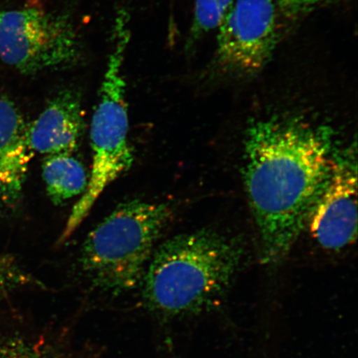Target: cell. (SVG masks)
<instances>
[{
    "mask_svg": "<svg viewBox=\"0 0 358 358\" xmlns=\"http://www.w3.org/2000/svg\"><path fill=\"white\" fill-rule=\"evenodd\" d=\"M0 12H1V10H0Z\"/></svg>",
    "mask_w": 358,
    "mask_h": 358,
    "instance_id": "obj_16",
    "label": "cell"
},
{
    "mask_svg": "<svg viewBox=\"0 0 358 358\" xmlns=\"http://www.w3.org/2000/svg\"><path fill=\"white\" fill-rule=\"evenodd\" d=\"M328 0H281V6L289 15H299L313 10Z\"/></svg>",
    "mask_w": 358,
    "mask_h": 358,
    "instance_id": "obj_14",
    "label": "cell"
},
{
    "mask_svg": "<svg viewBox=\"0 0 358 358\" xmlns=\"http://www.w3.org/2000/svg\"><path fill=\"white\" fill-rule=\"evenodd\" d=\"M244 257L238 240L216 231L172 237L155 250L143 277L146 310L164 321L215 310L229 293Z\"/></svg>",
    "mask_w": 358,
    "mask_h": 358,
    "instance_id": "obj_2",
    "label": "cell"
},
{
    "mask_svg": "<svg viewBox=\"0 0 358 358\" xmlns=\"http://www.w3.org/2000/svg\"><path fill=\"white\" fill-rule=\"evenodd\" d=\"M131 37L129 13L120 8L116 13L99 102L91 125L92 172L86 191L71 210L61 241L74 234L106 187L132 166L134 151L128 138L127 84L123 76Z\"/></svg>",
    "mask_w": 358,
    "mask_h": 358,
    "instance_id": "obj_4",
    "label": "cell"
},
{
    "mask_svg": "<svg viewBox=\"0 0 358 358\" xmlns=\"http://www.w3.org/2000/svg\"><path fill=\"white\" fill-rule=\"evenodd\" d=\"M26 286L44 288L41 281L22 270L13 259L0 255V289L7 292Z\"/></svg>",
    "mask_w": 358,
    "mask_h": 358,
    "instance_id": "obj_13",
    "label": "cell"
},
{
    "mask_svg": "<svg viewBox=\"0 0 358 358\" xmlns=\"http://www.w3.org/2000/svg\"><path fill=\"white\" fill-rule=\"evenodd\" d=\"M215 64L234 78L252 77L271 60L277 43L273 0H234L219 24Z\"/></svg>",
    "mask_w": 358,
    "mask_h": 358,
    "instance_id": "obj_6",
    "label": "cell"
},
{
    "mask_svg": "<svg viewBox=\"0 0 358 358\" xmlns=\"http://www.w3.org/2000/svg\"><path fill=\"white\" fill-rule=\"evenodd\" d=\"M42 172L48 196L56 205L83 195L87 189L86 169L73 154L46 155Z\"/></svg>",
    "mask_w": 358,
    "mask_h": 358,
    "instance_id": "obj_10",
    "label": "cell"
},
{
    "mask_svg": "<svg viewBox=\"0 0 358 358\" xmlns=\"http://www.w3.org/2000/svg\"><path fill=\"white\" fill-rule=\"evenodd\" d=\"M30 6H39L40 0H29Z\"/></svg>",
    "mask_w": 358,
    "mask_h": 358,
    "instance_id": "obj_15",
    "label": "cell"
},
{
    "mask_svg": "<svg viewBox=\"0 0 358 358\" xmlns=\"http://www.w3.org/2000/svg\"><path fill=\"white\" fill-rule=\"evenodd\" d=\"M84 55L83 40L66 15L31 6L0 12V58L20 73L71 69Z\"/></svg>",
    "mask_w": 358,
    "mask_h": 358,
    "instance_id": "obj_5",
    "label": "cell"
},
{
    "mask_svg": "<svg viewBox=\"0 0 358 358\" xmlns=\"http://www.w3.org/2000/svg\"><path fill=\"white\" fill-rule=\"evenodd\" d=\"M171 214L165 203L120 204L90 232L80 250V266L92 285L114 295L140 285Z\"/></svg>",
    "mask_w": 358,
    "mask_h": 358,
    "instance_id": "obj_3",
    "label": "cell"
},
{
    "mask_svg": "<svg viewBox=\"0 0 358 358\" xmlns=\"http://www.w3.org/2000/svg\"><path fill=\"white\" fill-rule=\"evenodd\" d=\"M0 358H71L46 338L0 334Z\"/></svg>",
    "mask_w": 358,
    "mask_h": 358,
    "instance_id": "obj_11",
    "label": "cell"
},
{
    "mask_svg": "<svg viewBox=\"0 0 358 358\" xmlns=\"http://www.w3.org/2000/svg\"><path fill=\"white\" fill-rule=\"evenodd\" d=\"M336 149L332 129L299 118L250 125L243 174L263 265L275 267L288 257L328 181Z\"/></svg>",
    "mask_w": 358,
    "mask_h": 358,
    "instance_id": "obj_1",
    "label": "cell"
},
{
    "mask_svg": "<svg viewBox=\"0 0 358 358\" xmlns=\"http://www.w3.org/2000/svg\"><path fill=\"white\" fill-rule=\"evenodd\" d=\"M234 0H195L190 40H198L217 29Z\"/></svg>",
    "mask_w": 358,
    "mask_h": 358,
    "instance_id": "obj_12",
    "label": "cell"
},
{
    "mask_svg": "<svg viewBox=\"0 0 358 358\" xmlns=\"http://www.w3.org/2000/svg\"><path fill=\"white\" fill-rule=\"evenodd\" d=\"M357 159L355 144L336 149L328 181L308 225L321 248L338 250L355 243L357 231Z\"/></svg>",
    "mask_w": 358,
    "mask_h": 358,
    "instance_id": "obj_7",
    "label": "cell"
},
{
    "mask_svg": "<svg viewBox=\"0 0 358 358\" xmlns=\"http://www.w3.org/2000/svg\"><path fill=\"white\" fill-rule=\"evenodd\" d=\"M28 127L16 106L0 96V201L13 206L21 199L31 158Z\"/></svg>",
    "mask_w": 358,
    "mask_h": 358,
    "instance_id": "obj_9",
    "label": "cell"
},
{
    "mask_svg": "<svg viewBox=\"0 0 358 358\" xmlns=\"http://www.w3.org/2000/svg\"><path fill=\"white\" fill-rule=\"evenodd\" d=\"M84 120L80 93L73 88L62 90L28 127L31 150L45 155L73 154L85 132Z\"/></svg>",
    "mask_w": 358,
    "mask_h": 358,
    "instance_id": "obj_8",
    "label": "cell"
}]
</instances>
